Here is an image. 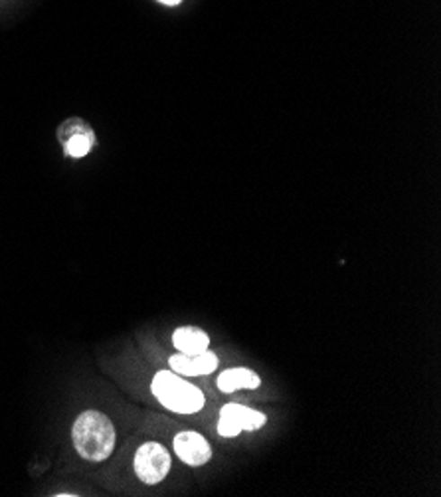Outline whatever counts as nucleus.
I'll list each match as a JSON object with an SVG mask.
<instances>
[{
  "instance_id": "5",
  "label": "nucleus",
  "mask_w": 441,
  "mask_h": 497,
  "mask_svg": "<svg viewBox=\"0 0 441 497\" xmlns=\"http://www.w3.org/2000/svg\"><path fill=\"white\" fill-rule=\"evenodd\" d=\"M174 452L186 466H204L212 457L208 440L192 430H184L174 436Z\"/></svg>"
},
{
  "instance_id": "2",
  "label": "nucleus",
  "mask_w": 441,
  "mask_h": 497,
  "mask_svg": "<svg viewBox=\"0 0 441 497\" xmlns=\"http://www.w3.org/2000/svg\"><path fill=\"white\" fill-rule=\"evenodd\" d=\"M151 391L156 401L176 414H194L202 411L204 406V395L200 388L184 381L174 370L156 373L151 383Z\"/></svg>"
},
{
  "instance_id": "3",
  "label": "nucleus",
  "mask_w": 441,
  "mask_h": 497,
  "mask_svg": "<svg viewBox=\"0 0 441 497\" xmlns=\"http://www.w3.org/2000/svg\"><path fill=\"white\" fill-rule=\"evenodd\" d=\"M171 454L159 442H145L135 452L133 467L139 480L146 485L161 484L171 472Z\"/></svg>"
},
{
  "instance_id": "9",
  "label": "nucleus",
  "mask_w": 441,
  "mask_h": 497,
  "mask_svg": "<svg viewBox=\"0 0 441 497\" xmlns=\"http://www.w3.org/2000/svg\"><path fill=\"white\" fill-rule=\"evenodd\" d=\"M93 141H95V138H93L92 129L87 128L85 123L77 121V129L67 135V139L64 141V151L70 155L72 159H82L92 151Z\"/></svg>"
},
{
  "instance_id": "4",
  "label": "nucleus",
  "mask_w": 441,
  "mask_h": 497,
  "mask_svg": "<svg viewBox=\"0 0 441 497\" xmlns=\"http://www.w3.org/2000/svg\"><path fill=\"white\" fill-rule=\"evenodd\" d=\"M266 414L253 411L243 404H226L220 411L218 434L224 438H234L240 432H256L266 424Z\"/></svg>"
},
{
  "instance_id": "1",
  "label": "nucleus",
  "mask_w": 441,
  "mask_h": 497,
  "mask_svg": "<svg viewBox=\"0 0 441 497\" xmlns=\"http://www.w3.org/2000/svg\"><path fill=\"white\" fill-rule=\"evenodd\" d=\"M72 442L82 460L101 464L115 450V426L107 414L100 411H85L75 418L72 426Z\"/></svg>"
},
{
  "instance_id": "8",
  "label": "nucleus",
  "mask_w": 441,
  "mask_h": 497,
  "mask_svg": "<svg viewBox=\"0 0 441 497\" xmlns=\"http://www.w3.org/2000/svg\"><path fill=\"white\" fill-rule=\"evenodd\" d=\"M172 343L181 353L196 355L210 347V337L198 327H179L172 333Z\"/></svg>"
},
{
  "instance_id": "7",
  "label": "nucleus",
  "mask_w": 441,
  "mask_h": 497,
  "mask_svg": "<svg viewBox=\"0 0 441 497\" xmlns=\"http://www.w3.org/2000/svg\"><path fill=\"white\" fill-rule=\"evenodd\" d=\"M261 385V378L256 370L246 367L228 368L218 377V388L222 393H236L240 388H258Z\"/></svg>"
},
{
  "instance_id": "6",
  "label": "nucleus",
  "mask_w": 441,
  "mask_h": 497,
  "mask_svg": "<svg viewBox=\"0 0 441 497\" xmlns=\"http://www.w3.org/2000/svg\"><path fill=\"white\" fill-rule=\"evenodd\" d=\"M169 365L172 367L174 373L184 375V377H202L210 375L218 368V357H216L212 351H202V353L196 355H186L179 353L169 359Z\"/></svg>"
},
{
  "instance_id": "10",
  "label": "nucleus",
  "mask_w": 441,
  "mask_h": 497,
  "mask_svg": "<svg viewBox=\"0 0 441 497\" xmlns=\"http://www.w3.org/2000/svg\"><path fill=\"white\" fill-rule=\"evenodd\" d=\"M161 4H166V6H176V4H181L182 0H159Z\"/></svg>"
}]
</instances>
